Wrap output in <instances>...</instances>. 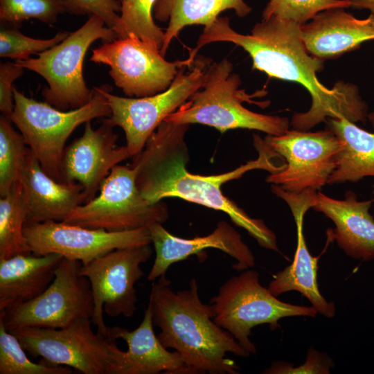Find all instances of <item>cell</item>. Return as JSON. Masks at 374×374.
Returning a JSON list of instances; mask_svg holds the SVG:
<instances>
[{
    "label": "cell",
    "instance_id": "6da1fadb",
    "mask_svg": "<svg viewBox=\"0 0 374 374\" xmlns=\"http://www.w3.org/2000/svg\"><path fill=\"white\" fill-rule=\"evenodd\" d=\"M301 26L271 17L257 23L251 34L244 35L231 27L228 17L219 16L204 28L189 54L196 57L197 51L210 43L231 42L249 55L253 69L271 78L301 84L310 93L312 105L307 112L293 115L291 125L294 130L308 131L328 118L366 123L368 107L357 86L339 80L329 89L318 80L317 73L323 70L324 60L308 52Z\"/></svg>",
    "mask_w": 374,
    "mask_h": 374
},
{
    "label": "cell",
    "instance_id": "7a4b0ae2",
    "mask_svg": "<svg viewBox=\"0 0 374 374\" xmlns=\"http://www.w3.org/2000/svg\"><path fill=\"white\" fill-rule=\"evenodd\" d=\"M189 125L163 121L152 134L143 149L132 157L136 182L142 196L151 203L168 197L180 198L225 213L233 222L245 229L258 243L278 251L276 237L262 220L250 217L236 203L226 197L222 186L246 172L261 169L275 173L284 164H276L279 156L258 135H253L259 156L238 168L219 175H199L187 170L188 148L185 135Z\"/></svg>",
    "mask_w": 374,
    "mask_h": 374
},
{
    "label": "cell",
    "instance_id": "3957f363",
    "mask_svg": "<svg viewBox=\"0 0 374 374\" xmlns=\"http://www.w3.org/2000/svg\"><path fill=\"white\" fill-rule=\"evenodd\" d=\"M166 274L153 283L149 296L158 339L181 357L190 374H237L239 367L226 353L247 357L250 353L213 319L211 305L204 303L193 278L186 290L174 292Z\"/></svg>",
    "mask_w": 374,
    "mask_h": 374
},
{
    "label": "cell",
    "instance_id": "277c9868",
    "mask_svg": "<svg viewBox=\"0 0 374 374\" xmlns=\"http://www.w3.org/2000/svg\"><path fill=\"white\" fill-rule=\"evenodd\" d=\"M240 76L233 73L226 58L211 62L202 87L165 121L176 124H202L221 133L242 128L280 135L289 129L285 117L267 115L244 107V101L256 103L244 89H240Z\"/></svg>",
    "mask_w": 374,
    "mask_h": 374
},
{
    "label": "cell",
    "instance_id": "5b68a950",
    "mask_svg": "<svg viewBox=\"0 0 374 374\" xmlns=\"http://www.w3.org/2000/svg\"><path fill=\"white\" fill-rule=\"evenodd\" d=\"M93 89L89 103L64 111L28 98L13 87L14 109L8 118L19 130L44 171L57 181L63 182L65 143L72 132L82 123L111 115L105 96L97 87Z\"/></svg>",
    "mask_w": 374,
    "mask_h": 374
},
{
    "label": "cell",
    "instance_id": "8992f818",
    "mask_svg": "<svg viewBox=\"0 0 374 374\" xmlns=\"http://www.w3.org/2000/svg\"><path fill=\"white\" fill-rule=\"evenodd\" d=\"M118 38L116 33L97 16H91L78 30L69 33L60 43L38 53L37 58L16 60L15 63L43 77L48 87L42 91L45 102L66 111L89 103L94 89H89L82 73L84 56L97 39L103 42Z\"/></svg>",
    "mask_w": 374,
    "mask_h": 374
},
{
    "label": "cell",
    "instance_id": "52a82bcc",
    "mask_svg": "<svg viewBox=\"0 0 374 374\" xmlns=\"http://www.w3.org/2000/svg\"><path fill=\"white\" fill-rule=\"evenodd\" d=\"M91 323V319L84 318L63 328L28 327L10 332L28 354L46 363L84 374H121L125 351L116 341L94 332Z\"/></svg>",
    "mask_w": 374,
    "mask_h": 374
},
{
    "label": "cell",
    "instance_id": "ba28073f",
    "mask_svg": "<svg viewBox=\"0 0 374 374\" xmlns=\"http://www.w3.org/2000/svg\"><path fill=\"white\" fill-rule=\"evenodd\" d=\"M213 319L231 333L250 353L256 348L249 339L252 328L268 324L271 330L280 327L279 319L296 316L315 317L313 306H301L278 300L262 287L256 271L246 270L226 280L210 301Z\"/></svg>",
    "mask_w": 374,
    "mask_h": 374
},
{
    "label": "cell",
    "instance_id": "9c48e42d",
    "mask_svg": "<svg viewBox=\"0 0 374 374\" xmlns=\"http://www.w3.org/2000/svg\"><path fill=\"white\" fill-rule=\"evenodd\" d=\"M211 62L209 58L197 55L186 72L185 69L188 67L179 70L167 89L150 96L121 97L112 94L109 85L98 87L111 109L110 116L103 122L122 128L132 157L143 149L165 118L202 87Z\"/></svg>",
    "mask_w": 374,
    "mask_h": 374
},
{
    "label": "cell",
    "instance_id": "30bf717a",
    "mask_svg": "<svg viewBox=\"0 0 374 374\" xmlns=\"http://www.w3.org/2000/svg\"><path fill=\"white\" fill-rule=\"evenodd\" d=\"M169 217L162 201L151 203L141 194L136 170L115 166L103 181L98 195L73 209L63 222L89 229L121 232L149 228Z\"/></svg>",
    "mask_w": 374,
    "mask_h": 374
},
{
    "label": "cell",
    "instance_id": "8fae6325",
    "mask_svg": "<svg viewBox=\"0 0 374 374\" xmlns=\"http://www.w3.org/2000/svg\"><path fill=\"white\" fill-rule=\"evenodd\" d=\"M82 264L63 258L49 286L38 296L0 310L6 330L28 327L63 328L80 319L92 318L94 302Z\"/></svg>",
    "mask_w": 374,
    "mask_h": 374
},
{
    "label": "cell",
    "instance_id": "7c38bea8",
    "mask_svg": "<svg viewBox=\"0 0 374 374\" xmlns=\"http://www.w3.org/2000/svg\"><path fill=\"white\" fill-rule=\"evenodd\" d=\"M160 48L134 34L103 42L93 49L90 60L110 67L115 84L128 97L141 98L162 92L172 84L179 70L190 66L195 59L168 62Z\"/></svg>",
    "mask_w": 374,
    "mask_h": 374
},
{
    "label": "cell",
    "instance_id": "4fadbf2b",
    "mask_svg": "<svg viewBox=\"0 0 374 374\" xmlns=\"http://www.w3.org/2000/svg\"><path fill=\"white\" fill-rule=\"evenodd\" d=\"M152 253L150 244L114 249L82 265L80 274L91 284L94 302L91 318L98 331L107 336L103 312L111 317H132L136 310L135 284L143 277L141 265Z\"/></svg>",
    "mask_w": 374,
    "mask_h": 374
},
{
    "label": "cell",
    "instance_id": "5bb4252c",
    "mask_svg": "<svg viewBox=\"0 0 374 374\" xmlns=\"http://www.w3.org/2000/svg\"><path fill=\"white\" fill-rule=\"evenodd\" d=\"M264 140L287 161L285 168L270 173L267 181L292 193L317 190L328 184L341 149L339 140L329 129L314 132L288 130L280 135L267 134Z\"/></svg>",
    "mask_w": 374,
    "mask_h": 374
},
{
    "label": "cell",
    "instance_id": "9a60e30c",
    "mask_svg": "<svg viewBox=\"0 0 374 374\" xmlns=\"http://www.w3.org/2000/svg\"><path fill=\"white\" fill-rule=\"evenodd\" d=\"M24 232L32 253H57L82 265L116 249L152 244L149 228L109 232L47 221L26 223Z\"/></svg>",
    "mask_w": 374,
    "mask_h": 374
},
{
    "label": "cell",
    "instance_id": "2e32d148",
    "mask_svg": "<svg viewBox=\"0 0 374 374\" xmlns=\"http://www.w3.org/2000/svg\"><path fill=\"white\" fill-rule=\"evenodd\" d=\"M84 124L82 135L65 148L62 159L63 182L82 186L83 204L96 197L115 166L132 157L126 145H116L118 136L114 127L103 122L94 130L91 121Z\"/></svg>",
    "mask_w": 374,
    "mask_h": 374
},
{
    "label": "cell",
    "instance_id": "e0dca14e",
    "mask_svg": "<svg viewBox=\"0 0 374 374\" xmlns=\"http://www.w3.org/2000/svg\"><path fill=\"white\" fill-rule=\"evenodd\" d=\"M271 189L290 206L296 226L297 246L292 264L274 276L267 289L275 296L289 291H298L308 299L318 312L332 318L335 314V305L333 302L327 301L319 290L317 280L318 258L309 252L303 233V217L314 203L316 190L292 193L275 184Z\"/></svg>",
    "mask_w": 374,
    "mask_h": 374
},
{
    "label": "cell",
    "instance_id": "ac0fdd59",
    "mask_svg": "<svg viewBox=\"0 0 374 374\" xmlns=\"http://www.w3.org/2000/svg\"><path fill=\"white\" fill-rule=\"evenodd\" d=\"M149 230L156 253L148 276L150 281L165 275L172 264L209 248L220 250L234 258L236 262L232 267L237 271L247 269L255 265L254 256L240 234L224 220L220 221L210 234L190 239L171 234L161 223L152 224Z\"/></svg>",
    "mask_w": 374,
    "mask_h": 374
},
{
    "label": "cell",
    "instance_id": "d6986e66",
    "mask_svg": "<svg viewBox=\"0 0 374 374\" xmlns=\"http://www.w3.org/2000/svg\"><path fill=\"white\" fill-rule=\"evenodd\" d=\"M301 30L310 55L323 60L335 59L374 39V14L357 19L344 8L326 10L301 25Z\"/></svg>",
    "mask_w": 374,
    "mask_h": 374
},
{
    "label": "cell",
    "instance_id": "ffe728a7",
    "mask_svg": "<svg viewBox=\"0 0 374 374\" xmlns=\"http://www.w3.org/2000/svg\"><path fill=\"white\" fill-rule=\"evenodd\" d=\"M373 202L374 199L358 201L351 191L342 200L317 193L312 208L334 222L333 238L348 256L369 261L374 259V219L369 213Z\"/></svg>",
    "mask_w": 374,
    "mask_h": 374
},
{
    "label": "cell",
    "instance_id": "44dd1931",
    "mask_svg": "<svg viewBox=\"0 0 374 374\" xmlns=\"http://www.w3.org/2000/svg\"><path fill=\"white\" fill-rule=\"evenodd\" d=\"M20 180L27 197L26 223L63 222L73 209L84 203L82 186L79 183L60 182L51 177L30 149Z\"/></svg>",
    "mask_w": 374,
    "mask_h": 374
},
{
    "label": "cell",
    "instance_id": "7402d4cb",
    "mask_svg": "<svg viewBox=\"0 0 374 374\" xmlns=\"http://www.w3.org/2000/svg\"><path fill=\"white\" fill-rule=\"evenodd\" d=\"M154 326L147 308L141 323L132 331L119 326L107 327V335L110 339H122L127 345L121 374H190L180 355L162 345Z\"/></svg>",
    "mask_w": 374,
    "mask_h": 374
},
{
    "label": "cell",
    "instance_id": "603a6c76",
    "mask_svg": "<svg viewBox=\"0 0 374 374\" xmlns=\"http://www.w3.org/2000/svg\"><path fill=\"white\" fill-rule=\"evenodd\" d=\"M63 257L20 254L0 260V310L41 294L53 282Z\"/></svg>",
    "mask_w": 374,
    "mask_h": 374
},
{
    "label": "cell",
    "instance_id": "cb8c5ba5",
    "mask_svg": "<svg viewBox=\"0 0 374 374\" xmlns=\"http://www.w3.org/2000/svg\"><path fill=\"white\" fill-rule=\"evenodd\" d=\"M326 123L341 143L328 184L357 182L365 177H374V132L346 118H328Z\"/></svg>",
    "mask_w": 374,
    "mask_h": 374
},
{
    "label": "cell",
    "instance_id": "d4e9b609",
    "mask_svg": "<svg viewBox=\"0 0 374 374\" xmlns=\"http://www.w3.org/2000/svg\"><path fill=\"white\" fill-rule=\"evenodd\" d=\"M226 10H233L237 16L244 17L252 8L244 0H157L153 9L154 17L160 21H168L161 54L166 55L171 42L184 28L207 26Z\"/></svg>",
    "mask_w": 374,
    "mask_h": 374
},
{
    "label": "cell",
    "instance_id": "484cf974",
    "mask_svg": "<svg viewBox=\"0 0 374 374\" xmlns=\"http://www.w3.org/2000/svg\"><path fill=\"white\" fill-rule=\"evenodd\" d=\"M28 204L21 180L0 198V260L32 251L24 235Z\"/></svg>",
    "mask_w": 374,
    "mask_h": 374
},
{
    "label": "cell",
    "instance_id": "4316f807",
    "mask_svg": "<svg viewBox=\"0 0 374 374\" xmlns=\"http://www.w3.org/2000/svg\"><path fill=\"white\" fill-rule=\"evenodd\" d=\"M157 0H121L118 20L112 28L118 38L134 34L141 39L162 46L164 32L154 23L152 12Z\"/></svg>",
    "mask_w": 374,
    "mask_h": 374
},
{
    "label": "cell",
    "instance_id": "83f0119b",
    "mask_svg": "<svg viewBox=\"0 0 374 374\" xmlns=\"http://www.w3.org/2000/svg\"><path fill=\"white\" fill-rule=\"evenodd\" d=\"M30 148L24 136L16 131L11 121L0 117V195H5L20 180Z\"/></svg>",
    "mask_w": 374,
    "mask_h": 374
},
{
    "label": "cell",
    "instance_id": "f1b7e54d",
    "mask_svg": "<svg viewBox=\"0 0 374 374\" xmlns=\"http://www.w3.org/2000/svg\"><path fill=\"white\" fill-rule=\"evenodd\" d=\"M18 338L0 320V374H71L69 366L32 362Z\"/></svg>",
    "mask_w": 374,
    "mask_h": 374
},
{
    "label": "cell",
    "instance_id": "f546056e",
    "mask_svg": "<svg viewBox=\"0 0 374 374\" xmlns=\"http://www.w3.org/2000/svg\"><path fill=\"white\" fill-rule=\"evenodd\" d=\"M64 12L60 0H0L1 21L14 26L31 18L51 24Z\"/></svg>",
    "mask_w": 374,
    "mask_h": 374
},
{
    "label": "cell",
    "instance_id": "4dcf8cb0",
    "mask_svg": "<svg viewBox=\"0 0 374 374\" xmlns=\"http://www.w3.org/2000/svg\"><path fill=\"white\" fill-rule=\"evenodd\" d=\"M350 6L349 0H269L262 17V19L278 17L303 25L321 11Z\"/></svg>",
    "mask_w": 374,
    "mask_h": 374
},
{
    "label": "cell",
    "instance_id": "1f68e13d",
    "mask_svg": "<svg viewBox=\"0 0 374 374\" xmlns=\"http://www.w3.org/2000/svg\"><path fill=\"white\" fill-rule=\"evenodd\" d=\"M69 34L57 33L48 39H35L22 34L15 28H1L0 31V56L16 60L30 58L33 54L45 51L62 42Z\"/></svg>",
    "mask_w": 374,
    "mask_h": 374
},
{
    "label": "cell",
    "instance_id": "d6a6232c",
    "mask_svg": "<svg viewBox=\"0 0 374 374\" xmlns=\"http://www.w3.org/2000/svg\"><path fill=\"white\" fill-rule=\"evenodd\" d=\"M65 12L77 15L97 16L112 28L117 23L121 2L118 0H60Z\"/></svg>",
    "mask_w": 374,
    "mask_h": 374
},
{
    "label": "cell",
    "instance_id": "836d02e7",
    "mask_svg": "<svg viewBox=\"0 0 374 374\" xmlns=\"http://www.w3.org/2000/svg\"><path fill=\"white\" fill-rule=\"evenodd\" d=\"M332 362L327 355L310 348L304 364L293 367L284 362H274L262 373L290 374V373H330Z\"/></svg>",
    "mask_w": 374,
    "mask_h": 374
},
{
    "label": "cell",
    "instance_id": "e575fe53",
    "mask_svg": "<svg viewBox=\"0 0 374 374\" xmlns=\"http://www.w3.org/2000/svg\"><path fill=\"white\" fill-rule=\"evenodd\" d=\"M24 68L15 62H1L0 64V110L6 116L14 109L13 82L21 76Z\"/></svg>",
    "mask_w": 374,
    "mask_h": 374
},
{
    "label": "cell",
    "instance_id": "d590c367",
    "mask_svg": "<svg viewBox=\"0 0 374 374\" xmlns=\"http://www.w3.org/2000/svg\"><path fill=\"white\" fill-rule=\"evenodd\" d=\"M350 8L358 10H368L371 14H374V0H349Z\"/></svg>",
    "mask_w": 374,
    "mask_h": 374
},
{
    "label": "cell",
    "instance_id": "8d00e7d4",
    "mask_svg": "<svg viewBox=\"0 0 374 374\" xmlns=\"http://www.w3.org/2000/svg\"><path fill=\"white\" fill-rule=\"evenodd\" d=\"M368 119L369 120L374 128V110L368 114Z\"/></svg>",
    "mask_w": 374,
    "mask_h": 374
},
{
    "label": "cell",
    "instance_id": "74e56055",
    "mask_svg": "<svg viewBox=\"0 0 374 374\" xmlns=\"http://www.w3.org/2000/svg\"><path fill=\"white\" fill-rule=\"evenodd\" d=\"M373 188H374V186H373ZM373 193H374V190H373Z\"/></svg>",
    "mask_w": 374,
    "mask_h": 374
}]
</instances>
